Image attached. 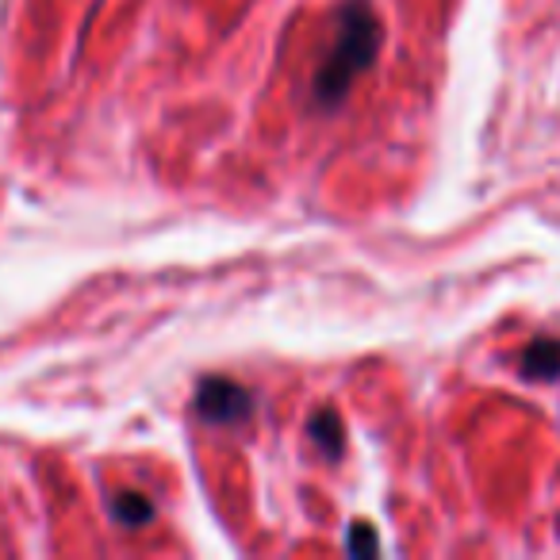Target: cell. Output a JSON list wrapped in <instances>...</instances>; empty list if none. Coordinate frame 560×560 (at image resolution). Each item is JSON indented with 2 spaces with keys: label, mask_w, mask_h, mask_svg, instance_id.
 <instances>
[{
  "label": "cell",
  "mask_w": 560,
  "mask_h": 560,
  "mask_svg": "<svg viewBox=\"0 0 560 560\" xmlns=\"http://www.w3.org/2000/svg\"><path fill=\"white\" fill-rule=\"evenodd\" d=\"M376 50H381V20H376V12L369 9V0H346L338 9L335 43H330L323 66L315 70V108L335 112L350 96V89L358 85L361 73L376 62Z\"/></svg>",
  "instance_id": "obj_1"
},
{
  "label": "cell",
  "mask_w": 560,
  "mask_h": 560,
  "mask_svg": "<svg viewBox=\"0 0 560 560\" xmlns=\"http://www.w3.org/2000/svg\"><path fill=\"white\" fill-rule=\"evenodd\" d=\"M192 407L203 422L231 427V422H242V419L254 415V396H249L238 381H226V376H203L200 388H196Z\"/></svg>",
  "instance_id": "obj_2"
},
{
  "label": "cell",
  "mask_w": 560,
  "mask_h": 560,
  "mask_svg": "<svg viewBox=\"0 0 560 560\" xmlns=\"http://www.w3.org/2000/svg\"><path fill=\"white\" fill-rule=\"evenodd\" d=\"M518 373L526 381H557L560 376V342L557 338H537L522 350Z\"/></svg>",
  "instance_id": "obj_3"
},
{
  "label": "cell",
  "mask_w": 560,
  "mask_h": 560,
  "mask_svg": "<svg viewBox=\"0 0 560 560\" xmlns=\"http://www.w3.org/2000/svg\"><path fill=\"white\" fill-rule=\"evenodd\" d=\"M307 434H312V442L323 450V457L338 460L346 450V427L342 419H338V411H319L312 415V422H307Z\"/></svg>",
  "instance_id": "obj_4"
},
{
  "label": "cell",
  "mask_w": 560,
  "mask_h": 560,
  "mask_svg": "<svg viewBox=\"0 0 560 560\" xmlns=\"http://www.w3.org/2000/svg\"><path fill=\"white\" fill-rule=\"evenodd\" d=\"M112 518L124 529H142L147 522H154V503L147 495H139V491H119L112 499Z\"/></svg>",
  "instance_id": "obj_5"
},
{
  "label": "cell",
  "mask_w": 560,
  "mask_h": 560,
  "mask_svg": "<svg viewBox=\"0 0 560 560\" xmlns=\"http://www.w3.org/2000/svg\"><path fill=\"white\" fill-rule=\"evenodd\" d=\"M376 549H381L376 529L369 526V522H353L350 534H346V552H350V557H373Z\"/></svg>",
  "instance_id": "obj_6"
}]
</instances>
